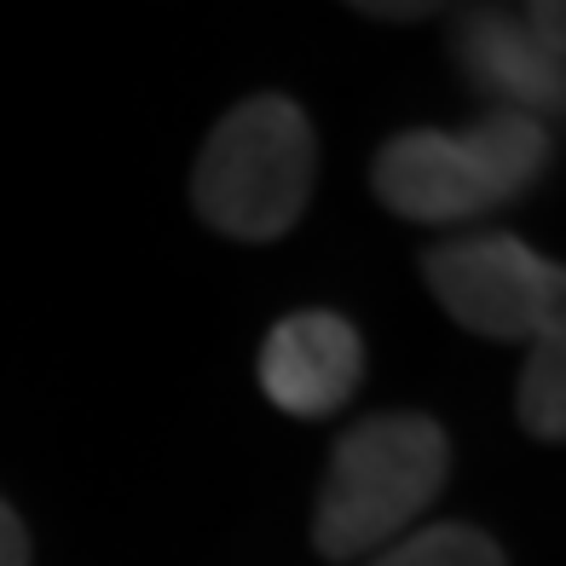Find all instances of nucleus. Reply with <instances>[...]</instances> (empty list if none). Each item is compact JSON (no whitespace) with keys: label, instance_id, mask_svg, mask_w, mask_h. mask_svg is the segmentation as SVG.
Returning <instances> with one entry per match:
<instances>
[{"label":"nucleus","instance_id":"nucleus-1","mask_svg":"<svg viewBox=\"0 0 566 566\" xmlns=\"http://www.w3.org/2000/svg\"><path fill=\"white\" fill-rule=\"evenodd\" d=\"M555 139L537 116L492 111L462 134L446 127H405L370 163L381 209L417 226H457L521 202L549 174Z\"/></svg>","mask_w":566,"mask_h":566},{"label":"nucleus","instance_id":"nucleus-2","mask_svg":"<svg viewBox=\"0 0 566 566\" xmlns=\"http://www.w3.org/2000/svg\"><path fill=\"white\" fill-rule=\"evenodd\" d=\"M451 480V433L428 410H376L347 428L324 469L313 509V549L324 560H358L399 544L417 514Z\"/></svg>","mask_w":566,"mask_h":566},{"label":"nucleus","instance_id":"nucleus-3","mask_svg":"<svg viewBox=\"0 0 566 566\" xmlns=\"http://www.w3.org/2000/svg\"><path fill=\"white\" fill-rule=\"evenodd\" d=\"M318 179V139L295 98L254 93L231 105L214 134L202 139V157L191 174V202L202 226L238 243L283 238L301 209L313 202Z\"/></svg>","mask_w":566,"mask_h":566},{"label":"nucleus","instance_id":"nucleus-4","mask_svg":"<svg viewBox=\"0 0 566 566\" xmlns=\"http://www.w3.org/2000/svg\"><path fill=\"white\" fill-rule=\"evenodd\" d=\"M446 318L485 342H549L566 324V272L509 231H469L422 249Z\"/></svg>","mask_w":566,"mask_h":566},{"label":"nucleus","instance_id":"nucleus-5","mask_svg":"<svg viewBox=\"0 0 566 566\" xmlns=\"http://www.w3.org/2000/svg\"><path fill=\"white\" fill-rule=\"evenodd\" d=\"M560 23V7H469L451 23V59L462 82L492 98V111L544 122V111H560L566 98Z\"/></svg>","mask_w":566,"mask_h":566},{"label":"nucleus","instance_id":"nucleus-6","mask_svg":"<svg viewBox=\"0 0 566 566\" xmlns=\"http://www.w3.org/2000/svg\"><path fill=\"white\" fill-rule=\"evenodd\" d=\"M261 388L283 417L318 422L358 394L365 381V342H358L353 318L329 313V306H306L266 329L261 342Z\"/></svg>","mask_w":566,"mask_h":566},{"label":"nucleus","instance_id":"nucleus-7","mask_svg":"<svg viewBox=\"0 0 566 566\" xmlns=\"http://www.w3.org/2000/svg\"><path fill=\"white\" fill-rule=\"evenodd\" d=\"M365 566H509L492 532H480L469 521H440L422 532H405L399 544L376 549Z\"/></svg>","mask_w":566,"mask_h":566},{"label":"nucleus","instance_id":"nucleus-8","mask_svg":"<svg viewBox=\"0 0 566 566\" xmlns=\"http://www.w3.org/2000/svg\"><path fill=\"white\" fill-rule=\"evenodd\" d=\"M566 336H549V342H532V358H526V376H521V422L532 440L555 446L566 433Z\"/></svg>","mask_w":566,"mask_h":566},{"label":"nucleus","instance_id":"nucleus-9","mask_svg":"<svg viewBox=\"0 0 566 566\" xmlns=\"http://www.w3.org/2000/svg\"><path fill=\"white\" fill-rule=\"evenodd\" d=\"M0 566H30V532L7 497H0Z\"/></svg>","mask_w":566,"mask_h":566},{"label":"nucleus","instance_id":"nucleus-10","mask_svg":"<svg viewBox=\"0 0 566 566\" xmlns=\"http://www.w3.org/2000/svg\"><path fill=\"white\" fill-rule=\"evenodd\" d=\"M370 18H428L433 7H365Z\"/></svg>","mask_w":566,"mask_h":566}]
</instances>
